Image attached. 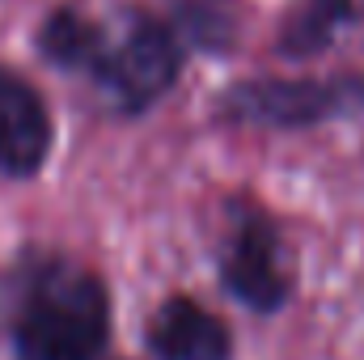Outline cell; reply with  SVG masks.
Wrapping results in <instances>:
<instances>
[{
    "instance_id": "cell-7",
    "label": "cell",
    "mask_w": 364,
    "mask_h": 360,
    "mask_svg": "<svg viewBox=\"0 0 364 360\" xmlns=\"http://www.w3.org/2000/svg\"><path fill=\"white\" fill-rule=\"evenodd\" d=\"M106 43H110V17H97L77 0H55L30 34L38 64H47L60 77H77L85 85L106 55Z\"/></svg>"
},
{
    "instance_id": "cell-9",
    "label": "cell",
    "mask_w": 364,
    "mask_h": 360,
    "mask_svg": "<svg viewBox=\"0 0 364 360\" xmlns=\"http://www.w3.org/2000/svg\"><path fill=\"white\" fill-rule=\"evenodd\" d=\"M250 13V0H166V17L182 47L203 60H233L246 43Z\"/></svg>"
},
{
    "instance_id": "cell-6",
    "label": "cell",
    "mask_w": 364,
    "mask_h": 360,
    "mask_svg": "<svg viewBox=\"0 0 364 360\" xmlns=\"http://www.w3.org/2000/svg\"><path fill=\"white\" fill-rule=\"evenodd\" d=\"M153 360H233L229 322L191 292H170L144 322Z\"/></svg>"
},
{
    "instance_id": "cell-8",
    "label": "cell",
    "mask_w": 364,
    "mask_h": 360,
    "mask_svg": "<svg viewBox=\"0 0 364 360\" xmlns=\"http://www.w3.org/2000/svg\"><path fill=\"white\" fill-rule=\"evenodd\" d=\"M356 30H364V0H292L275 21L272 55L284 64H314Z\"/></svg>"
},
{
    "instance_id": "cell-2",
    "label": "cell",
    "mask_w": 364,
    "mask_h": 360,
    "mask_svg": "<svg viewBox=\"0 0 364 360\" xmlns=\"http://www.w3.org/2000/svg\"><path fill=\"white\" fill-rule=\"evenodd\" d=\"M191 51L182 47L178 30L166 13L149 4H119L110 13V43L90 77L93 93L106 115L132 123L153 115L178 90Z\"/></svg>"
},
{
    "instance_id": "cell-1",
    "label": "cell",
    "mask_w": 364,
    "mask_h": 360,
    "mask_svg": "<svg viewBox=\"0 0 364 360\" xmlns=\"http://www.w3.org/2000/svg\"><path fill=\"white\" fill-rule=\"evenodd\" d=\"M110 331V284L77 255L26 242L0 268V335L9 360H102Z\"/></svg>"
},
{
    "instance_id": "cell-3",
    "label": "cell",
    "mask_w": 364,
    "mask_h": 360,
    "mask_svg": "<svg viewBox=\"0 0 364 360\" xmlns=\"http://www.w3.org/2000/svg\"><path fill=\"white\" fill-rule=\"evenodd\" d=\"M212 123L255 132H314L364 115V68L255 73L212 97Z\"/></svg>"
},
{
    "instance_id": "cell-4",
    "label": "cell",
    "mask_w": 364,
    "mask_h": 360,
    "mask_svg": "<svg viewBox=\"0 0 364 360\" xmlns=\"http://www.w3.org/2000/svg\"><path fill=\"white\" fill-rule=\"evenodd\" d=\"M212 263H216L220 288L237 305H246L263 318L279 314L296 297L292 242H288L284 225L275 221V212L250 191L225 195Z\"/></svg>"
},
{
    "instance_id": "cell-5",
    "label": "cell",
    "mask_w": 364,
    "mask_h": 360,
    "mask_svg": "<svg viewBox=\"0 0 364 360\" xmlns=\"http://www.w3.org/2000/svg\"><path fill=\"white\" fill-rule=\"evenodd\" d=\"M51 153H55L51 102L26 73H17L13 64H0V179H38Z\"/></svg>"
}]
</instances>
